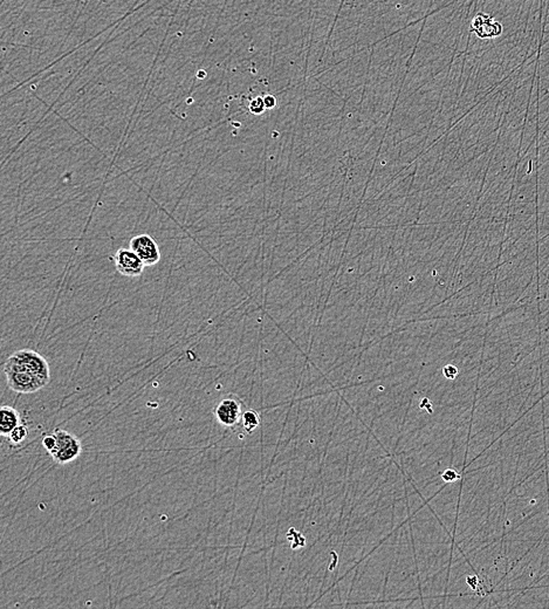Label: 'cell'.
Segmentation results:
<instances>
[{"mask_svg":"<svg viewBox=\"0 0 549 609\" xmlns=\"http://www.w3.org/2000/svg\"><path fill=\"white\" fill-rule=\"evenodd\" d=\"M249 112L254 114V115H261L263 112H265V102H264V96H257V98H253L252 101L249 102Z\"/></svg>","mask_w":549,"mask_h":609,"instance_id":"cell-10","label":"cell"},{"mask_svg":"<svg viewBox=\"0 0 549 609\" xmlns=\"http://www.w3.org/2000/svg\"><path fill=\"white\" fill-rule=\"evenodd\" d=\"M129 247L138 254L145 266H154L161 261L159 244L156 243V240L150 235L143 233L133 237L129 242Z\"/></svg>","mask_w":549,"mask_h":609,"instance_id":"cell-3","label":"cell"},{"mask_svg":"<svg viewBox=\"0 0 549 609\" xmlns=\"http://www.w3.org/2000/svg\"><path fill=\"white\" fill-rule=\"evenodd\" d=\"M53 432L57 439L54 449L51 453L53 460L59 464H67L75 461L82 453V444L80 439L75 435L61 429H57Z\"/></svg>","mask_w":549,"mask_h":609,"instance_id":"cell-2","label":"cell"},{"mask_svg":"<svg viewBox=\"0 0 549 609\" xmlns=\"http://www.w3.org/2000/svg\"><path fill=\"white\" fill-rule=\"evenodd\" d=\"M214 416L221 425L233 427L239 421H242V403L235 397L221 399L214 409Z\"/></svg>","mask_w":549,"mask_h":609,"instance_id":"cell-5","label":"cell"},{"mask_svg":"<svg viewBox=\"0 0 549 609\" xmlns=\"http://www.w3.org/2000/svg\"><path fill=\"white\" fill-rule=\"evenodd\" d=\"M119 274L129 278L141 276L145 265L131 249H119L112 258Z\"/></svg>","mask_w":549,"mask_h":609,"instance_id":"cell-4","label":"cell"},{"mask_svg":"<svg viewBox=\"0 0 549 609\" xmlns=\"http://www.w3.org/2000/svg\"><path fill=\"white\" fill-rule=\"evenodd\" d=\"M8 386L19 394H32L44 388L51 381L47 360L32 349H20L5 362Z\"/></svg>","mask_w":549,"mask_h":609,"instance_id":"cell-1","label":"cell"},{"mask_svg":"<svg viewBox=\"0 0 549 609\" xmlns=\"http://www.w3.org/2000/svg\"><path fill=\"white\" fill-rule=\"evenodd\" d=\"M55 442H57V439H55L54 432L45 435L44 439H43V446L50 453L54 449Z\"/></svg>","mask_w":549,"mask_h":609,"instance_id":"cell-12","label":"cell"},{"mask_svg":"<svg viewBox=\"0 0 549 609\" xmlns=\"http://www.w3.org/2000/svg\"><path fill=\"white\" fill-rule=\"evenodd\" d=\"M443 375L448 380H455V377L458 376V368L453 365H446L443 368Z\"/></svg>","mask_w":549,"mask_h":609,"instance_id":"cell-13","label":"cell"},{"mask_svg":"<svg viewBox=\"0 0 549 609\" xmlns=\"http://www.w3.org/2000/svg\"><path fill=\"white\" fill-rule=\"evenodd\" d=\"M441 478H443L445 483H452L458 480L460 478V475H459L458 472L455 471V469H446L441 474Z\"/></svg>","mask_w":549,"mask_h":609,"instance_id":"cell-11","label":"cell"},{"mask_svg":"<svg viewBox=\"0 0 549 609\" xmlns=\"http://www.w3.org/2000/svg\"><path fill=\"white\" fill-rule=\"evenodd\" d=\"M1 413V423L0 432L3 436H8L13 429L20 425V415L18 411L10 406H4L0 410Z\"/></svg>","mask_w":549,"mask_h":609,"instance_id":"cell-7","label":"cell"},{"mask_svg":"<svg viewBox=\"0 0 549 609\" xmlns=\"http://www.w3.org/2000/svg\"><path fill=\"white\" fill-rule=\"evenodd\" d=\"M29 428H27L25 425H22V423H20V425H19L17 428L13 429L11 434L8 436V441H10L12 444L18 446V444L24 442V441L29 437Z\"/></svg>","mask_w":549,"mask_h":609,"instance_id":"cell-9","label":"cell"},{"mask_svg":"<svg viewBox=\"0 0 549 609\" xmlns=\"http://www.w3.org/2000/svg\"><path fill=\"white\" fill-rule=\"evenodd\" d=\"M264 102L266 109L274 108L275 105H277V98H275L274 95H265Z\"/></svg>","mask_w":549,"mask_h":609,"instance_id":"cell-14","label":"cell"},{"mask_svg":"<svg viewBox=\"0 0 549 609\" xmlns=\"http://www.w3.org/2000/svg\"><path fill=\"white\" fill-rule=\"evenodd\" d=\"M242 425L247 434H252L261 425V415L256 410H246L242 413Z\"/></svg>","mask_w":549,"mask_h":609,"instance_id":"cell-8","label":"cell"},{"mask_svg":"<svg viewBox=\"0 0 549 609\" xmlns=\"http://www.w3.org/2000/svg\"><path fill=\"white\" fill-rule=\"evenodd\" d=\"M471 31L481 39H495L504 32L500 22L486 13H478L471 22Z\"/></svg>","mask_w":549,"mask_h":609,"instance_id":"cell-6","label":"cell"}]
</instances>
